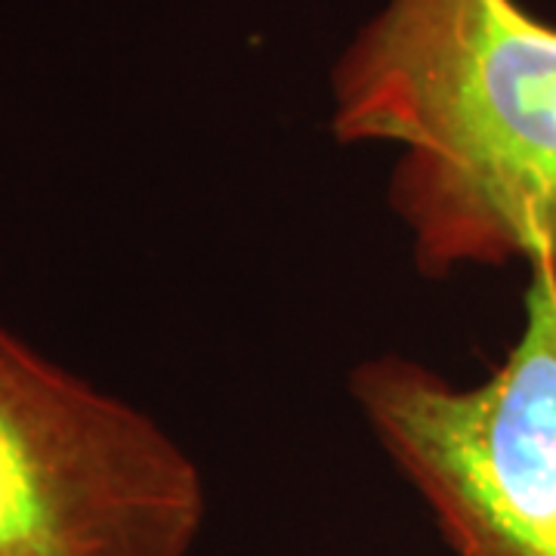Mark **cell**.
Returning <instances> with one entry per match:
<instances>
[{
    "mask_svg": "<svg viewBox=\"0 0 556 556\" xmlns=\"http://www.w3.org/2000/svg\"><path fill=\"white\" fill-rule=\"evenodd\" d=\"M331 134L396 149L420 276L556 273V25L517 0H387L334 62Z\"/></svg>",
    "mask_w": 556,
    "mask_h": 556,
    "instance_id": "6da1fadb",
    "label": "cell"
},
{
    "mask_svg": "<svg viewBox=\"0 0 556 556\" xmlns=\"http://www.w3.org/2000/svg\"><path fill=\"white\" fill-rule=\"evenodd\" d=\"M522 331L495 375L455 387L405 356L350 371L380 448L457 556H556V273L529 266Z\"/></svg>",
    "mask_w": 556,
    "mask_h": 556,
    "instance_id": "7a4b0ae2",
    "label": "cell"
},
{
    "mask_svg": "<svg viewBox=\"0 0 556 556\" xmlns=\"http://www.w3.org/2000/svg\"><path fill=\"white\" fill-rule=\"evenodd\" d=\"M199 464L159 420L0 321V556H189Z\"/></svg>",
    "mask_w": 556,
    "mask_h": 556,
    "instance_id": "3957f363",
    "label": "cell"
}]
</instances>
